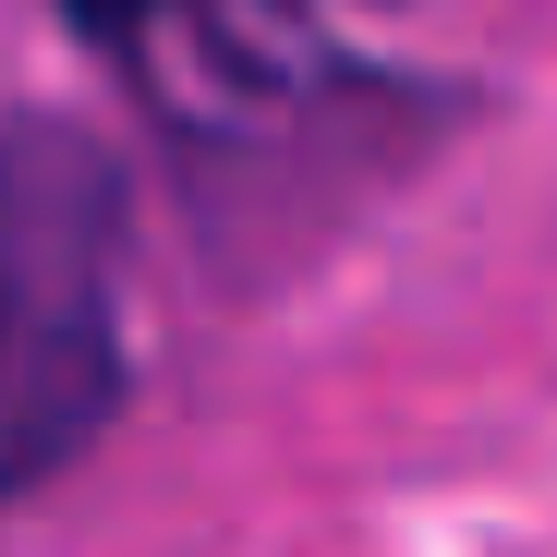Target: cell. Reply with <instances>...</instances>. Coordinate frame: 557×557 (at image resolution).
<instances>
[{
	"instance_id": "1",
	"label": "cell",
	"mask_w": 557,
	"mask_h": 557,
	"mask_svg": "<svg viewBox=\"0 0 557 557\" xmlns=\"http://www.w3.org/2000/svg\"><path fill=\"white\" fill-rule=\"evenodd\" d=\"M122 412V207L110 170L25 134L0 146V509Z\"/></svg>"
},
{
	"instance_id": "2",
	"label": "cell",
	"mask_w": 557,
	"mask_h": 557,
	"mask_svg": "<svg viewBox=\"0 0 557 557\" xmlns=\"http://www.w3.org/2000/svg\"><path fill=\"white\" fill-rule=\"evenodd\" d=\"M61 13L98 37V49H122L134 73H170L182 49H195V61H219V49L255 25V0H61Z\"/></svg>"
}]
</instances>
